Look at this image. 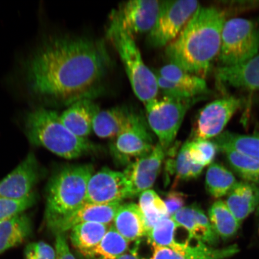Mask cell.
Listing matches in <instances>:
<instances>
[{
	"mask_svg": "<svg viewBox=\"0 0 259 259\" xmlns=\"http://www.w3.org/2000/svg\"><path fill=\"white\" fill-rule=\"evenodd\" d=\"M179 227L188 232L189 240L197 241L214 247L219 237L203 210L197 205L184 206L170 217Z\"/></svg>",
	"mask_w": 259,
	"mask_h": 259,
	"instance_id": "17",
	"label": "cell"
},
{
	"mask_svg": "<svg viewBox=\"0 0 259 259\" xmlns=\"http://www.w3.org/2000/svg\"><path fill=\"white\" fill-rule=\"evenodd\" d=\"M117 259H140L138 256L137 252L133 251L131 252H125L124 254L121 255Z\"/></svg>",
	"mask_w": 259,
	"mask_h": 259,
	"instance_id": "39",
	"label": "cell"
},
{
	"mask_svg": "<svg viewBox=\"0 0 259 259\" xmlns=\"http://www.w3.org/2000/svg\"><path fill=\"white\" fill-rule=\"evenodd\" d=\"M132 197L131 184L125 174L104 167L90 178L85 202L121 203L123 200Z\"/></svg>",
	"mask_w": 259,
	"mask_h": 259,
	"instance_id": "12",
	"label": "cell"
},
{
	"mask_svg": "<svg viewBox=\"0 0 259 259\" xmlns=\"http://www.w3.org/2000/svg\"><path fill=\"white\" fill-rule=\"evenodd\" d=\"M197 100L163 96L145 105L149 127L157 136L158 143L165 150L173 144L188 110Z\"/></svg>",
	"mask_w": 259,
	"mask_h": 259,
	"instance_id": "7",
	"label": "cell"
},
{
	"mask_svg": "<svg viewBox=\"0 0 259 259\" xmlns=\"http://www.w3.org/2000/svg\"><path fill=\"white\" fill-rule=\"evenodd\" d=\"M216 77L220 82L235 88L259 90V54L237 66L220 67Z\"/></svg>",
	"mask_w": 259,
	"mask_h": 259,
	"instance_id": "21",
	"label": "cell"
},
{
	"mask_svg": "<svg viewBox=\"0 0 259 259\" xmlns=\"http://www.w3.org/2000/svg\"><path fill=\"white\" fill-rule=\"evenodd\" d=\"M258 51L259 29L254 22L241 18L226 21L218 56L221 67L244 63L256 56Z\"/></svg>",
	"mask_w": 259,
	"mask_h": 259,
	"instance_id": "6",
	"label": "cell"
},
{
	"mask_svg": "<svg viewBox=\"0 0 259 259\" xmlns=\"http://www.w3.org/2000/svg\"><path fill=\"white\" fill-rule=\"evenodd\" d=\"M188 148L191 159L196 164L205 167L214 159L217 146L208 140L188 141Z\"/></svg>",
	"mask_w": 259,
	"mask_h": 259,
	"instance_id": "34",
	"label": "cell"
},
{
	"mask_svg": "<svg viewBox=\"0 0 259 259\" xmlns=\"http://www.w3.org/2000/svg\"><path fill=\"white\" fill-rule=\"evenodd\" d=\"M128 244L129 242L112 226L110 227L99 244L89 252L85 257L94 259H117L127 251Z\"/></svg>",
	"mask_w": 259,
	"mask_h": 259,
	"instance_id": "28",
	"label": "cell"
},
{
	"mask_svg": "<svg viewBox=\"0 0 259 259\" xmlns=\"http://www.w3.org/2000/svg\"><path fill=\"white\" fill-rule=\"evenodd\" d=\"M237 183L234 174L222 164L212 163L207 170V192L214 198L227 195Z\"/></svg>",
	"mask_w": 259,
	"mask_h": 259,
	"instance_id": "29",
	"label": "cell"
},
{
	"mask_svg": "<svg viewBox=\"0 0 259 259\" xmlns=\"http://www.w3.org/2000/svg\"><path fill=\"white\" fill-rule=\"evenodd\" d=\"M158 89L164 96L178 99H198L209 93L206 81L174 64H168L155 73Z\"/></svg>",
	"mask_w": 259,
	"mask_h": 259,
	"instance_id": "9",
	"label": "cell"
},
{
	"mask_svg": "<svg viewBox=\"0 0 259 259\" xmlns=\"http://www.w3.org/2000/svg\"><path fill=\"white\" fill-rule=\"evenodd\" d=\"M109 225L98 223H84L70 230L71 242L76 250L85 257L101 241Z\"/></svg>",
	"mask_w": 259,
	"mask_h": 259,
	"instance_id": "25",
	"label": "cell"
},
{
	"mask_svg": "<svg viewBox=\"0 0 259 259\" xmlns=\"http://www.w3.org/2000/svg\"><path fill=\"white\" fill-rule=\"evenodd\" d=\"M161 1L132 0L122 3L111 15V19L135 34L150 32L156 22Z\"/></svg>",
	"mask_w": 259,
	"mask_h": 259,
	"instance_id": "13",
	"label": "cell"
},
{
	"mask_svg": "<svg viewBox=\"0 0 259 259\" xmlns=\"http://www.w3.org/2000/svg\"><path fill=\"white\" fill-rule=\"evenodd\" d=\"M94 174L92 164L68 166L51 178L45 218L51 229L85 203L87 187Z\"/></svg>",
	"mask_w": 259,
	"mask_h": 259,
	"instance_id": "4",
	"label": "cell"
},
{
	"mask_svg": "<svg viewBox=\"0 0 259 259\" xmlns=\"http://www.w3.org/2000/svg\"><path fill=\"white\" fill-rule=\"evenodd\" d=\"M25 132L32 144L66 159L82 156L95 148L87 138L71 132L57 112L44 108L35 109L26 115Z\"/></svg>",
	"mask_w": 259,
	"mask_h": 259,
	"instance_id": "3",
	"label": "cell"
},
{
	"mask_svg": "<svg viewBox=\"0 0 259 259\" xmlns=\"http://www.w3.org/2000/svg\"><path fill=\"white\" fill-rule=\"evenodd\" d=\"M222 151L226 154L230 166L239 176L247 182L259 183V160L230 149Z\"/></svg>",
	"mask_w": 259,
	"mask_h": 259,
	"instance_id": "31",
	"label": "cell"
},
{
	"mask_svg": "<svg viewBox=\"0 0 259 259\" xmlns=\"http://www.w3.org/2000/svg\"><path fill=\"white\" fill-rule=\"evenodd\" d=\"M258 233H259V228H258Z\"/></svg>",
	"mask_w": 259,
	"mask_h": 259,
	"instance_id": "40",
	"label": "cell"
},
{
	"mask_svg": "<svg viewBox=\"0 0 259 259\" xmlns=\"http://www.w3.org/2000/svg\"><path fill=\"white\" fill-rule=\"evenodd\" d=\"M110 63L102 41L53 36L26 61V82L34 95L68 106L96 95Z\"/></svg>",
	"mask_w": 259,
	"mask_h": 259,
	"instance_id": "1",
	"label": "cell"
},
{
	"mask_svg": "<svg viewBox=\"0 0 259 259\" xmlns=\"http://www.w3.org/2000/svg\"><path fill=\"white\" fill-rule=\"evenodd\" d=\"M113 223L116 231L128 242L138 241L147 236L144 216L137 204L121 205Z\"/></svg>",
	"mask_w": 259,
	"mask_h": 259,
	"instance_id": "23",
	"label": "cell"
},
{
	"mask_svg": "<svg viewBox=\"0 0 259 259\" xmlns=\"http://www.w3.org/2000/svg\"><path fill=\"white\" fill-rule=\"evenodd\" d=\"M179 226L170 217L161 219L147 235L150 245L170 247L176 239V232Z\"/></svg>",
	"mask_w": 259,
	"mask_h": 259,
	"instance_id": "32",
	"label": "cell"
},
{
	"mask_svg": "<svg viewBox=\"0 0 259 259\" xmlns=\"http://www.w3.org/2000/svg\"><path fill=\"white\" fill-rule=\"evenodd\" d=\"M212 142L222 151L230 149L259 160V136L225 132L215 137Z\"/></svg>",
	"mask_w": 259,
	"mask_h": 259,
	"instance_id": "26",
	"label": "cell"
},
{
	"mask_svg": "<svg viewBox=\"0 0 259 259\" xmlns=\"http://www.w3.org/2000/svg\"><path fill=\"white\" fill-rule=\"evenodd\" d=\"M99 107L90 99L74 102L60 115L63 124L79 138H87L93 131V122Z\"/></svg>",
	"mask_w": 259,
	"mask_h": 259,
	"instance_id": "20",
	"label": "cell"
},
{
	"mask_svg": "<svg viewBox=\"0 0 259 259\" xmlns=\"http://www.w3.org/2000/svg\"><path fill=\"white\" fill-rule=\"evenodd\" d=\"M139 196L138 205L144 216L147 235L161 219L169 215L166 204L154 190L145 191Z\"/></svg>",
	"mask_w": 259,
	"mask_h": 259,
	"instance_id": "30",
	"label": "cell"
},
{
	"mask_svg": "<svg viewBox=\"0 0 259 259\" xmlns=\"http://www.w3.org/2000/svg\"><path fill=\"white\" fill-rule=\"evenodd\" d=\"M39 177L38 162L33 153L0 181V197L23 199L32 193Z\"/></svg>",
	"mask_w": 259,
	"mask_h": 259,
	"instance_id": "16",
	"label": "cell"
},
{
	"mask_svg": "<svg viewBox=\"0 0 259 259\" xmlns=\"http://www.w3.org/2000/svg\"><path fill=\"white\" fill-rule=\"evenodd\" d=\"M24 255L25 259H56V250L46 242H31L25 247Z\"/></svg>",
	"mask_w": 259,
	"mask_h": 259,
	"instance_id": "36",
	"label": "cell"
},
{
	"mask_svg": "<svg viewBox=\"0 0 259 259\" xmlns=\"http://www.w3.org/2000/svg\"><path fill=\"white\" fill-rule=\"evenodd\" d=\"M208 219L216 234L223 239L232 237L240 228L241 223L222 200H218L210 206Z\"/></svg>",
	"mask_w": 259,
	"mask_h": 259,
	"instance_id": "27",
	"label": "cell"
},
{
	"mask_svg": "<svg viewBox=\"0 0 259 259\" xmlns=\"http://www.w3.org/2000/svg\"><path fill=\"white\" fill-rule=\"evenodd\" d=\"M176 241L170 247L152 245L153 254L150 259H226L237 254L239 248L234 244L215 248L199 241L191 243Z\"/></svg>",
	"mask_w": 259,
	"mask_h": 259,
	"instance_id": "14",
	"label": "cell"
},
{
	"mask_svg": "<svg viewBox=\"0 0 259 259\" xmlns=\"http://www.w3.org/2000/svg\"><path fill=\"white\" fill-rule=\"evenodd\" d=\"M139 115L126 106L100 110L93 122V131L102 139H115L134 122Z\"/></svg>",
	"mask_w": 259,
	"mask_h": 259,
	"instance_id": "19",
	"label": "cell"
},
{
	"mask_svg": "<svg viewBox=\"0 0 259 259\" xmlns=\"http://www.w3.org/2000/svg\"><path fill=\"white\" fill-rule=\"evenodd\" d=\"M166 151L158 143L150 153L128 164L124 174L131 184L132 197L140 195L153 186Z\"/></svg>",
	"mask_w": 259,
	"mask_h": 259,
	"instance_id": "15",
	"label": "cell"
},
{
	"mask_svg": "<svg viewBox=\"0 0 259 259\" xmlns=\"http://www.w3.org/2000/svg\"><path fill=\"white\" fill-rule=\"evenodd\" d=\"M56 244H55L56 259H76L67 244L66 235L63 233L56 234Z\"/></svg>",
	"mask_w": 259,
	"mask_h": 259,
	"instance_id": "38",
	"label": "cell"
},
{
	"mask_svg": "<svg viewBox=\"0 0 259 259\" xmlns=\"http://www.w3.org/2000/svg\"><path fill=\"white\" fill-rule=\"evenodd\" d=\"M121 203L94 204L84 203L78 209L66 217L50 229L55 234H64L73 227L93 222L109 225L113 221Z\"/></svg>",
	"mask_w": 259,
	"mask_h": 259,
	"instance_id": "18",
	"label": "cell"
},
{
	"mask_svg": "<svg viewBox=\"0 0 259 259\" xmlns=\"http://www.w3.org/2000/svg\"><path fill=\"white\" fill-rule=\"evenodd\" d=\"M31 231V220L23 213L0 221V253L22 244Z\"/></svg>",
	"mask_w": 259,
	"mask_h": 259,
	"instance_id": "24",
	"label": "cell"
},
{
	"mask_svg": "<svg viewBox=\"0 0 259 259\" xmlns=\"http://www.w3.org/2000/svg\"><path fill=\"white\" fill-rule=\"evenodd\" d=\"M199 6L195 0L161 1L156 22L148 35V44L154 48L167 47L178 36Z\"/></svg>",
	"mask_w": 259,
	"mask_h": 259,
	"instance_id": "8",
	"label": "cell"
},
{
	"mask_svg": "<svg viewBox=\"0 0 259 259\" xmlns=\"http://www.w3.org/2000/svg\"><path fill=\"white\" fill-rule=\"evenodd\" d=\"M242 105L243 100L234 96L209 103L197 116L193 140H208L218 137Z\"/></svg>",
	"mask_w": 259,
	"mask_h": 259,
	"instance_id": "10",
	"label": "cell"
},
{
	"mask_svg": "<svg viewBox=\"0 0 259 259\" xmlns=\"http://www.w3.org/2000/svg\"><path fill=\"white\" fill-rule=\"evenodd\" d=\"M106 36L121 58L136 96L145 105L157 98L159 92L157 76L145 64L134 35L110 19Z\"/></svg>",
	"mask_w": 259,
	"mask_h": 259,
	"instance_id": "5",
	"label": "cell"
},
{
	"mask_svg": "<svg viewBox=\"0 0 259 259\" xmlns=\"http://www.w3.org/2000/svg\"><path fill=\"white\" fill-rule=\"evenodd\" d=\"M225 203L241 223L258 205L259 187L247 181L237 183L228 194Z\"/></svg>",
	"mask_w": 259,
	"mask_h": 259,
	"instance_id": "22",
	"label": "cell"
},
{
	"mask_svg": "<svg viewBox=\"0 0 259 259\" xmlns=\"http://www.w3.org/2000/svg\"><path fill=\"white\" fill-rule=\"evenodd\" d=\"M36 202V196L32 192L23 199L0 197V221L15 218L21 214Z\"/></svg>",
	"mask_w": 259,
	"mask_h": 259,
	"instance_id": "35",
	"label": "cell"
},
{
	"mask_svg": "<svg viewBox=\"0 0 259 259\" xmlns=\"http://www.w3.org/2000/svg\"><path fill=\"white\" fill-rule=\"evenodd\" d=\"M225 22L222 10L200 6L178 36L166 47L168 60L194 75L206 74L218 57Z\"/></svg>",
	"mask_w": 259,
	"mask_h": 259,
	"instance_id": "2",
	"label": "cell"
},
{
	"mask_svg": "<svg viewBox=\"0 0 259 259\" xmlns=\"http://www.w3.org/2000/svg\"><path fill=\"white\" fill-rule=\"evenodd\" d=\"M174 164L176 175L175 184L181 181H188L198 177L204 168L200 165L194 163L191 159L187 142L181 148Z\"/></svg>",
	"mask_w": 259,
	"mask_h": 259,
	"instance_id": "33",
	"label": "cell"
},
{
	"mask_svg": "<svg viewBox=\"0 0 259 259\" xmlns=\"http://www.w3.org/2000/svg\"><path fill=\"white\" fill-rule=\"evenodd\" d=\"M186 198L185 194L181 192L171 191L167 193L164 202L166 204L169 217L184 208Z\"/></svg>",
	"mask_w": 259,
	"mask_h": 259,
	"instance_id": "37",
	"label": "cell"
},
{
	"mask_svg": "<svg viewBox=\"0 0 259 259\" xmlns=\"http://www.w3.org/2000/svg\"><path fill=\"white\" fill-rule=\"evenodd\" d=\"M153 138L143 118L139 115L132 125L116 137L111 145V152L117 163L124 165L132 159L145 156L153 151Z\"/></svg>",
	"mask_w": 259,
	"mask_h": 259,
	"instance_id": "11",
	"label": "cell"
}]
</instances>
